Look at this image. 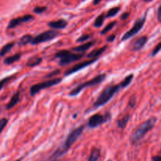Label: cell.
<instances>
[{"instance_id": "obj_1", "label": "cell", "mask_w": 161, "mask_h": 161, "mask_svg": "<svg viewBox=\"0 0 161 161\" xmlns=\"http://www.w3.org/2000/svg\"><path fill=\"white\" fill-rule=\"evenodd\" d=\"M84 127V126H80V127H77L76 129L72 130L71 132L69 133V135H68V137L65 141L63 145H61V147L58 149V150H56L52 155L51 160L56 161L59 158H61V156H63L69 150V149L71 148L72 145L79 139V137L81 136V135L83 132Z\"/></svg>"}, {"instance_id": "obj_2", "label": "cell", "mask_w": 161, "mask_h": 161, "mask_svg": "<svg viewBox=\"0 0 161 161\" xmlns=\"http://www.w3.org/2000/svg\"><path fill=\"white\" fill-rule=\"evenodd\" d=\"M156 121H157V119L156 117L153 116V117L147 119L146 121L144 122L143 124H141L140 126L136 129L134 134L130 136V141H131L132 144H136L141 139H142L145 136V135L149 132L151 130L155 127Z\"/></svg>"}, {"instance_id": "obj_3", "label": "cell", "mask_w": 161, "mask_h": 161, "mask_svg": "<svg viewBox=\"0 0 161 161\" xmlns=\"http://www.w3.org/2000/svg\"><path fill=\"white\" fill-rule=\"evenodd\" d=\"M120 89H121V87L119 84L112 85V86L106 87L105 89H104L103 91L101 93L100 95L98 96L96 101L93 105V107L94 108H97L98 107H101V106H103L106 103H108V101L111 100L112 98Z\"/></svg>"}, {"instance_id": "obj_4", "label": "cell", "mask_w": 161, "mask_h": 161, "mask_svg": "<svg viewBox=\"0 0 161 161\" xmlns=\"http://www.w3.org/2000/svg\"><path fill=\"white\" fill-rule=\"evenodd\" d=\"M106 75L105 74H99L98 76H96L95 77H94L93 79H91L90 80H88L87 82L83 83L81 84L78 85L76 87H75L74 89L69 92V96L71 97H74V96H76L79 94L81 93V91L84 90L85 88L90 87H94V86H96V85L100 84L101 83L103 82L105 79Z\"/></svg>"}, {"instance_id": "obj_5", "label": "cell", "mask_w": 161, "mask_h": 161, "mask_svg": "<svg viewBox=\"0 0 161 161\" xmlns=\"http://www.w3.org/2000/svg\"><path fill=\"white\" fill-rule=\"evenodd\" d=\"M61 81H62L61 78H55V79H49V80H46L44 82L40 83H36L30 88V94H31V96H35L41 90H45L49 87L59 84L60 83H61Z\"/></svg>"}, {"instance_id": "obj_6", "label": "cell", "mask_w": 161, "mask_h": 161, "mask_svg": "<svg viewBox=\"0 0 161 161\" xmlns=\"http://www.w3.org/2000/svg\"><path fill=\"white\" fill-rule=\"evenodd\" d=\"M59 32L57 31V30H48V31H46V32H42L41 34L38 35L37 36L35 37H33V40H32L31 44L32 45H38V44H40V43H42V42H48V41H50V40L55 39L59 35Z\"/></svg>"}, {"instance_id": "obj_7", "label": "cell", "mask_w": 161, "mask_h": 161, "mask_svg": "<svg viewBox=\"0 0 161 161\" xmlns=\"http://www.w3.org/2000/svg\"><path fill=\"white\" fill-rule=\"evenodd\" d=\"M110 119H111V114L109 112H107L105 115L100 113L94 114L89 118L87 125L90 128H96L106 122H108Z\"/></svg>"}, {"instance_id": "obj_8", "label": "cell", "mask_w": 161, "mask_h": 161, "mask_svg": "<svg viewBox=\"0 0 161 161\" xmlns=\"http://www.w3.org/2000/svg\"><path fill=\"white\" fill-rule=\"evenodd\" d=\"M145 20H146V14H145L144 16L142 17L141 18H139L137 21H135V23L134 24L132 28L123 35L121 41H126V40H129L133 36H135L136 34H137L141 31V29L142 28L143 26H144Z\"/></svg>"}, {"instance_id": "obj_9", "label": "cell", "mask_w": 161, "mask_h": 161, "mask_svg": "<svg viewBox=\"0 0 161 161\" xmlns=\"http://www.w3.org/2000/svg\"><path fill=\"white\" fill-rule=\"evenodd\" d=\"M98 58H94V59H91V60H88V61H82L80 63H78L76 65H75L74 66L71 67V69H68L65 72V76H69V75H71L75 73V72H77V71H80L81 69H83L86 67L89 66L90 65L95 63L96 61H98Z\"/></svg>"}, {"instance_id": "obj_10", "label": "cell", "mask_w": 161, "mask_h": 161, "mask_svg": "<svg viewBox=\"0 0 161 161\" xmlns=\"http://www.w3.org/2000/svg\"><path fill=\"white\" fill-rule=\"evenodd\" d=\"M33 20H34V17L31 15V14H26V15H24V16L22 17H19L13 19V20H11L10 21L7 28L13 29L18 26V25H20V24H23V23H27V22L32 21Z\"/></svg>"}, {"instance_id": "obj_11", "label": "cell", "mask_w": 161, "mask_h": 161, "mask_svg": "<svg viewBox=\"0 0 161 161\" xmlns=\"http://www.w3.org/2000/svg\"><path fill=\"white\" fill-rule=\"evenodd\" d=\"M83 57V53L76 54V53H71L70 52L69 54H67L66 56H65L64 58L60 59L59 65L61 66H65V65H69V64L71 63V62L79 61V59H81Z\"/></svg>"}, {"instance_id": "obj_12", "label": "cell", "mask_w": 161, "mask_h": 161, "mask_svg": "<svg viewBox=\"0 0 161 161\" xmlns=\"http://www.w3.org/2000/svg\"><path fill=\"white\" fill-rule=\"evenodd\" d=\"M68 25V22L64 19H60L58 21H50L48 23V26L54 30H58V29L65 28Z\"/></svg>"}, {"instance_id": "obj_13", "label": "cell", "mask_w": 161, "mask_h": 161, "mask_svg": "<svg viewBox=\"0 0 161 161\" xmlns=\"http://www.w3.org/2000/svg\"><path fill=\"white\" fill-rule=\"evenodd\" d=\"M147 41H148V37L146 35H142L139 37L137 40H135V43L133 45V50L138 51V50H142V48L146 44Z\"/></svg>"}, {"instance_id": "obj_14", "label": "cell", "mask_w": 161, "mask_h": 161, "mask_svg": "<svg viewBox=\"0 0 161 161\" xmlns=\"http://www.w3.org/2000/svg\"><path fill=\"white\" fill-rule=\"evenodd\" d=\"M108 46H104L102 47L99 48L98 50H95L91 51L90 53L87 54V58H90V59H94V58H98L99 56H101L102 53L107 50Z\"/></svg>"}, {"instance_id": "obj_15", "label": "cell", "mask_w": 161, "mask_h": 161, "mask_svg": "<svg viewBox=\"0 0 161 161\" xmlns=\"http://www.w3.org/2000/svg\"><path fill=\"white\" fill-rule=\"evenodd\" d=\"M94 44V42L93 41H90V42H86V43H83L82 45L78 46L76 47H75L72 49V50L74 52H76V53H83L86 50H87L88 49H90L93 45Z\"/></svg>"}, {"instance_id": "obj_16", "label": "cell", "mask_w": 161, "mask_h": 161, "mask_svg": "<svg viewBox=\"0 0 161 161\" xmlns=\"http://www.w3.org/2000/svg\"><path fill=\"white\" fill-rule=\"evenodd\" d=\"M42 58L41 57H38V56H34L30 59H28V61H27L26 66L29 67V68H33V67L40 65V64L42 63Z\"/></svg>"}, {"instance_id": "obj_17", "label": "cell", "mask_w": 161, "mask_h": 161, "mask_svg": "<svg viewBox=\"0 0 161 161\" xmlns=\"http://www.w3.org/2000/svg\"><path fill=\"white\" fill-rule=\"evenodd\" d=\"M19 101H20V93L17 92L12 96L10 101H9V103L6 105V108L7 109H10V108H13L18 103Z\"/></svg>"}, {"instance_id": "obj_18", "label": "cell", "mask_w": 161, "mask_h": 161, "mask_svg": "<svg viewBox=\"0 0 161 161\" xmlns=\"http://www.w3.org/2000/svg\"><path fill=\"white\" fill-rule=\"evenodd\" d=\"M130 119V115L127 114L126 116H124V117H122L121 119H119L117 120L116 124H117V127L120 128V129H124L126 126H127V123Z\"/></svg>"}, {"instance_id": "obj_19", "label": "cell", "mask_w": 161, "mask_h": 161, "mask_svg": "<svg viewBox=\"0 0 161 161\" xmlns=\"http://www.w3.org/2000/svg\"><path fill=\"white\" fill-rule=\"evenodd\" d=\"M101 156V151L99 149L94 148L91 150L88 161H98Z\"/></svg>"}, {"instance_id": "obj_20", "label": "cell", "mask_w": 161, "mask_h": 161, "mask_svg": "<svg viewBox=\"0 0 161 161\" xmlns=\"http://www.w3.org/2000/svg\"><path fill=\"white\" fill-rule=\"evenodd\" d=\"M14 45H15V43L13 42H11L7 43V44H6L5 46H3V48L0 50V57H3L6 53H8L11 50V49L14 46Z\"/></svg>"}, {"instance_id": "obj_21", "label": "cell", "mask_w": 161, "mask_h": 161, "mask_svg": "<svg viewBox=\"0 0 161 161\" xmlns=\"http://www.w3.org/2000/svg\"><path fill=\"white\" fill-rule=\"evenodd\" d=\"M21 58V53H16V54H14V55L5 58L4 64H6V65H11V64H13L14 62H16V61H17L18 60H20V58Z\"/></svg>"}, {"instance_id": "obj_22", "label": "cell", "mask_w": 161, "mask_h": 161, "mask_svg": "<svg viewBox=\"0 0 161 161\" xmlns=\"http://www.w3.org/2000/svg\"><path fill=\"white\" fill-rule=\"evenodd\" d=\"M33 40V36L31 35H24V36L21 38V40H19L18 44L20 46H25L28 43H31Z\"/></svg>"}, {"instance_id": "obj_23", "label": "cell", "mask_w": 161, "mask_h": 161, "mask_svg": "<svg viewBox=\"0 0 161 161\" xmlns=\"http://www.w3.org/2000/svg\"><path fill=\"white\" fill-rule=\"evenodd\" d=\"M133 79H134V74H132V73L127 76L124 78V80L119 83L121 88H125V87H128L130 84V83L132 82Z\"/></svg>"}, {"instance_id": "obj_24", "label": "cell", "mask_w": 161, "mask_h": 161, "mask_svg": "<svg viewBox=\"0 0 161 161\" xmlns=\"http://www.w3.org/2000/svg\"><path fill=\"white\" fill-rule=\"evenodd\" d=\"M104 20H105V17H104V14H101L99 16L95 19L94 22V26L95 28H100L102 24H103Z\"/></svg>"}, {"instance_id": "obj_25", "label": "cell", "mask_w": 161, "mask_h": 161, "mask_svg": "<svg viewBox=\"0 0 161 161\" xmlns=\"http://www.w3.org/2000/svg\"><path fill=\"white\" fill-rule=\"evenodd\" d=\"M119 10H120V8L119 6H116V7L110 9L106 13V17H112L116 16V14L119 13Z\"/></svg>"}, {"instance_id": "obj_26", "label": "cell", "mask_w": 161, "mask_h": 161, "mask_svg": "<svg viewBox=\"0 0 161 161\" xmlns=\"http://www.w3.org/2000/svg\"><path fill=\"white\" fill-rule=\"evenodd\" d=\"M116 24V21H112V22H110L109 24H107V25H106V26L104 28L103 30L101 32V35L106 34L107 32H108L109 31H111L112 29L114 27H115Z\"/></svg>"}, {"instance_id": "obj_27", "label": "cell", "mask_w": 161, "mask_h": 161, "mask_svg": "<svg viewBox=\"0 0 161 161\" xmlns=\"http://www.w3.org/2000/svg\"><path fill=\"white\" fill-rule=\"evenodd\" d=\"M12 78H13V76H8L0 80V91H1V90L3 89V87H4V86H5L7 83H9L10 81V79H12Z\"/></svg>"}, {"instance_id": "obj_28", "label": "cell", "mask_w": 161, "mask_h": 161, "mask_svg": "<svg viewBox=\"0 0 161 161\" xmlns=\"http://www.w3.org/2000/svg\"><path fill=\"white\" fill-rule=\"evenodd\" d=\"M71 51H69V50H61V51H59V52H58V53L55 54V58H64L65 56H66L67 54H69V53H70Z\"/></svg>"}, {"instance_id": "obj_29", "label": "cell", "mask_w": 161, "mask_h": 161, "mask_svg": "<svg viewBox=\"0 0 161 161\" xmlns=\"http://www.w3.org/2000/svg\"><path fill=\"white\" fill-rule=\"evenodd\" d=\"M161 50V41L160 42H159L158 44L154 47V49L153 50V51H152V53H151V56L152 57H154V56H156L157 53L160 52Z\"/></svg>"}, {"instance_id": "obj_30", "label": "cell", "mask_w": 161, "mask_h": 161, "mask_svg": "<svg viewBox=\"0 0 161 161\" xmlns=\"http://www.w3.org/2000/svg\"><path fill=\"white\" fill-rule=\"evenodd\" d=\"M8 123V119L6 118H3L0 119V134L3 132V130L6 126V124Z\"/></svg>"}, {"instance_id": "obj_31", "label": "cell", "mask_w": 161, "mask_h": 161, "mask_svg": "<svg viewBox=\"0 0 161 161\" xmlns=\"http://www.w3.org/2000/svg\"><path fill=\"white\" fill-rule=\"evenodd\" d=\"M90 39V35H83L82 36H80L79 39H77L76 42H83L87 41V40Z\"/></svg>"}, {"instance_id": "obj_32", "label": "cell", "mask_w": 161, "mask_h": 161, "mask_svg": "<svg viewBox=\"0 0 161 161\" xmlns=\"http://www.w3.org/2000/svg\"><path fill=\"white\" fill-rule=\"evenodd\" d=\"M46 10V6H37L34 9V12L36 13H42Z\"/></svg>"}, {"instance_id": "obj_33", "label": "cell", "mask_w": 161, "mask_h": 161, "mask_svg": "<svg viewBox=\"0 0 161 161\" xmlns=\"http://www.w3.org/2000/svg\"><path fill=\"white\" fill-rule=\"evenodd\" d=\"M135 105H136V98H135V96H133L132 98H130V99L129 102H128V105L130 108H134Z\"/></svg>"}, {"instance_id": "obj_34", "label": "cell", "mask_w": 161, "mask_h": 161, "mask_svg": "<svg viewBox=\"0 0 161 161\" xmlns=\"http://www.w3.org/2000/svg\"><path fill=\"white\" fill-rule=\"evenodd\" d=\"M157 20L160 23H161V5L160 6L158 10H157Z\"/></svg>"}, {"instance_id": "obj_35", "label": "cell", "mask_w": 161, "mask_h": 161, "mask_svg": "<svg viewBox=\"0 0 161 161\" xmlns=\"http://www.w3.org/2000/svg\"><path fill=\"white\" fill-rule=\"evenodd\" d=\"M60 72V70H56V71H53V72H51V73H50L49 75H47L46 76V78H51L52 76H53L54 75H58V73H59Z\"/></svg>"}, {"instance_id": "obj_36", "label": "cell", "mask_w": 161, "mask_h": 161, "mask_svg": "<svg viewBox=\"0 0 161 161\" xmlns=\"http://www.w3.org/2000/svg\"><path fill=\"white\" fill-rule=\"evenodd\" d=\"M115 39H116V35H111L110 36H108V39H107V41L108 42H112L115 40Z\"/></svg>"}, {"instance_id": "obj_37", "label": "cell", "mask_w": 161, "mask_h": 161, "mask_svg": "<svg viewBox=\"0 0 161 161\" xmlns=\"http://www.w3.org/2000/svg\"><path fill=\"white\" fill-rule=\"evenodd\" d=\"M128 16H129V13H124L121 16V19L122 20H125V19H127V17H128Z\"/></svg>"}, {"instance_id": "obj_38", "label": "cell", "mask_w": 161, "mask_h": 161, "mask_svg": "<svg viewBox=\"0 0 161 161\" xmlns=\"http://www.w3.org/2000/svg\"><path fill=\"white\" fill-rule=\"evenodd\" d=\"M153 161H161V156L153 157Z\"/></svg>"}, {"instance_id": "obj_39", "label": "cell", "mask_w": 161, "mask_h": 161, "mask_svg": "<svg viewBox=\"0 0 161 161\" xmlns=\"http://www.w3.org/2000/svg\"><path fill=\"white\" fill-rule=\"evenodd\" d=\"M101 0H94V2H93V3H94V5H98V3H100Z\"/></svg>"}, {"instance_id": "obj_40", "label": "cell", "mask_w": 161, "mask_h": 161, "mask_svg": "<svg viewBox=\"0 0 161 161\" xmlns=\"http://www.w3.org/2000/svg\"><path fill=\"white\" fill-rule=\"evenodd\" d=\"M145 2H150V1H152V0H144Z\"/></svg>"}, {"instance_id": "obj_41", "label": "cell", "mask_w": 161, "mask_h": 161, "mask_svg": "<svg viewBox=\"0 0 161 161\" xmlns=\"http://www.w3.org/2000/svg\"><path fill=\"white\" fill-rule=\"evenodd\" d=\"M16 161H21V159H19V160H16Z\"/></svg>"}]
</instances>
